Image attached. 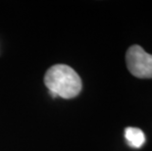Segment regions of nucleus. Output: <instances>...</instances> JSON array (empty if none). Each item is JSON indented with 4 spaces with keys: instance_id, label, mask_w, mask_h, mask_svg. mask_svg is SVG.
<instances>
[{
    "instance_id": "7ed1b4c3",
    "label": "nucleus",
    "mask_w": 152,
    "mask_h": 151,
    "mask_svg": "<svg viewBox=\"0 0 152 151\" xmlns=\"http://www.w3.org/2000/svg\"><path fill=\"white\" fill-rule=\"evenodd\" d=\"M125 137L129 145L134 148H140L145 142L144 133L138 128H127L125 130Z\"/></svg>"
},
{
    "instance_id": "f257e3e1",
    "label": "nucleus",
    "mask_w": 152,
    "mask_h": 151,
    "mask_svg": "<svg viewBox=\"0 0 152 151\" xmlns=\"http://www.w3.org/2000/svg\"><path fill=\"white\" fill-rule=\"evenodd\" d=\"M44 83L52 97L74 98L82 90V80L77 72L67 65H54L45 74Z\"/></svg>"
},
{
    "instance_id": "f03ea898",
    "label": "nucleus",
    "mask_w": 152,
    "mask_h": 151,
    "mask_svg": "<svg viewBox=\"0 0 152 151\" xmlns=\"http://www.w3.org/2000/svg\"><path fill=\"white\" fill-rule=\"evenodd\" d=\"M126 63L132 76L140 79H152V55L140 45H132L126 53Z\"/></svg>"
}]
</instances>
